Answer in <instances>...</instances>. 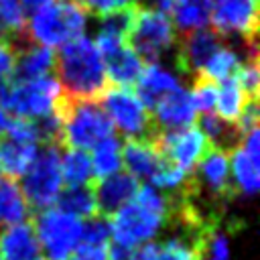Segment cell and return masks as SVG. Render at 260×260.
I'll return each instance as SVG.
<instances>
[{
  "label": "cell",
  "instance_id": "21",
  "mask_svg": "<svg viewBox=\"0 0 260 260\" xmlns=\"http://www.w3.org/2000/svg\"><path fill=\"white\" fill-rule=\"evenodd\" d=\"M230 152H232L230 173L234 177V189H236V193H242L246 197H252L258 191V185H260V177H258L260 158L248 154L242 148V144H238Z\"/></svg>",
  "mask_w": 260,
  "mask_h": 260
},
{
  "label": "cell",
  "instance_id": "11",
  "mask_svg": "<svg viewBox=\"0 0 260 260\" xmlns=\"http://www.w3.org/2000/svg\"><path fill=\"white\" fill-rule=\"evenodd\" d=\"M209 20L225 39L236 35L252 47L258 35V0H211Z\"/></svg>",
  "mask_w": 260,
  "mask_h": 260
},
{
  "label": "cell",
  "instance_id": "26",
  "mask_svg": "<svg viewBox=\"0 0 260 260\" xmlns=\"http://www.w3.org/2000/svg\"><path fill=\"white\" fill-rule=\"evenodd\" d=\"M175 26L179 32L203 28L211 16V0H177L173 6Z\"/></svg>",
  "mask_w": 260,
  "mask_h": 260
},
{
  "label": "cell",
  "instance_id": "20",
  "mask_svg": "<svg viewBox=\"0 0 260 260\" xmlns=\"http://www.w3.org/2000/svg\"><path fill=\"white\" fill-rule=\"evenodd\" d=\"M39 152L37 142L16 140V138H0V167L10 179H18L26 173L30 162Z\"/></svg>",
  "mask_w": 260,
  "mask_h": 260
},
{
  "label": "cell",
  "instance_id": "39",
  "mask_svg": "<svg viewBox=\"0 0 260 260\" xmlns=\"http://www.w3.org/2000/svg\"><path fill=\"white\" fill-rule=\"evenodd\" d=\"M0 260H2V258H0Z\"/></svg>",
  "mask_w": 260,
  "mask_h": 260
},
{
  "label": "cell",
  "instance_id": "36",
  "mask_svg": "<svg viewBox=\"0 0 260 260\" xmlns=\"http://www.w3.org/2000/svg\"><path fill=\"white\" fill-rule=\"evenodd\" d=\"M175 2H177V0H154V6H152V8H156V10L165 12V14H169V12H173Z\"/></svg>",
  "mask_w": 260,
  "mask_h": 260
},
{
  "label": "cell",
  "instance_id": "29",
  "mask_svg": "<svg viewBox=\"0 0 260 260\" xmlns=\"http://www.w3.org/2000/svg\"><path fill=\"white\" fill-rule=\"evenodd\" d=\"M242 61H240V55L228 47V43L223 47H219L211 57L209 61L203 65V69L197 73V75H203L207 79H213V81H223V79H230L236 75V71L240 69Z\"/></svg>",
  "mask_w": 260,
  "mask_h": 260
},
{
  "label": "cell",
  "instance_id": "25",
  "mask_svg": "<svg viewBox=\"0 0 260 260\" xmlns=\"http://www.w3.org/2000/svg\"><path fill=\"white\" fill-rule=\"evenodd\" d=\"M248 102H250V98L240 87L236 77L219 81V85H217V100H215V108L219 112V118L236 124Z\"/></svg>",
  "mask_w": 260,
  "mask_h": 260
},
{
  "label": "cell",
  "instance_id": "2",
  "mask_svg": "<svg viewBox=\"0 0 260 260\" xmlns=\"http://www.w3.org/2000/svg\"><path fill=\"white\" fill-rule=\"evenodd\" d=\"M55 69L61 89L75 100H98L110 85L102 53L83 35L61 45L55 53Z\"/></svg>",
  "mask_w": 260,
  "mask_h": 260
},
{
  "label": "cell",
  "instance_id": "7",
  "mask_svg": "<svg viewBox=\"0 0 260 260\" xmlns=\"http://www.w3.org/2000/svg\"><path fill=\"white\" fill-rule=\"evenodd\" d=\"M102 108L112 120V126H116L126 138L152 140L160 130L152 112L136 98L132 87L108 85L102 93Z\"/></svg>",
  "mask_w": 260,
  "mask_h": 260
},
{
  "label": "cell",
  "instance_id": "35",
  "mask_svg": "<svg viewBox=\"0 0 260 260\" xmlns=\"http://www.w3.org/2000/svg\"><path fill=\"white\" fill-rule=\"evenodd\" d=\"M20 2V6H22V10H24V14H32V12H37V10H41L43 6H47V4H51L53 0H18Z\"/></svg>",
  "mask_w": 260,
  "mask_h": 260
},
{
  "label": "cell",
  "instance_id": "12",
  "mask_svg": "<svg viewBox=\"0 0 260 260\" xmlns=\"http://www.w3.org/2000/svg\"><path fill=\"white\" fill-rule=\"evenodd\" d=\"M225 41L228 39L221 32H217L213 26L181 32L175 45V63L179 71L187 75H197L203 69V65L209 61V57L219 47L225 45Z\"/></svg>",
  "mask_w": 260,
  "mask_h": 260
},
{
  "label": "cell",
  "instance_id": "22",
  "mask_svg": "<svg viewBox=\"0 0 260 260\" xmlns=\"http://www.w3.org/2000/svg\"><path fill=\"white\" fill-rule=\"evenodd\" d=\"M203 136L207 138L209 146L213 148H219V150H234L240 142H242V132L238 130L236 124L219 118L217 114H211V112H205L201 114V120H199V126H197Z\"/></svg>",
  "mask_w": 260,
  "mask_h": 260
},
{
  "label": "cell",
  "instance_id": "3",
  "mask_svg": "<svg viewBox=\"0 0 260 260\" xmlns=\"http://www.w3.org/2000/svg\"><path fill=\"white\" fill-rule=\"evenodd\" d=\"M61 112V148L87 150L95 142L114 134L112 120L98 100H75L65 91L59 100Z\"/></svg>",
  "mask_w": 260,
  "mask_h": 260
},
{
  "label": "cell",
  "instance_id": "18",
  "mask_svg": "<svg viewBox=\"0 0 260 260\" xmlns=\"http://www.w3.org/2000/svg\"><path fill=\"white\" fill-rule=\"evenodd\" d=\"M55 69V51L51 47H43L37 43H28L22 49H16L12 81H28L37 77H45Z\"/></svg>",
  "mask_w": 260,
  "mask_h": 260
},
{
  "label": "cell",
  "instance_id": "9",
  "mask_svg": "<svg viewBox=\"0 0 260 260\" xmlns=\"http://www.w3.org/2000/svg\"><path fill=\"white\" fill-rule=\"evenodd\" d=\"M32 228L47 260H67L81 240L83 223L79 221V217H73L57 207H49L37 211Z\"/></svg>",
  "mask_w": 260,
  "mask_h": 260
},
{
  "label": "cell",
  "instance_id": "4",
  "mask_svg": "<svg viewBox=\"0 0 260 260\" xmlns=\"http://www.w3.org/2000/svg\"><path fill=\"white\" fill-rule=\"evenodd\" d=\"M87 24V10L81 2H51L30 14V22L24 28L26 43L43 47H61L83 35Z\"/></svg>",
  "mask_w": 260,
  "mask_h": 260
},
{
  "label": "cell",
  "instance_id": "8",
  "mask_svg": "<svg viewBox=\"0 0 260 260\" xmlns=\"http://www.w3.org/2000/svg\"><path fill=\"white\" fill-rule=\"evenodd\" d=\"M61 146L55 144H43V148L37 152L35 160L22 175V195L26 199L28 209L43 211L49 209L63 185L61 179Z\"/></svg>",
  "mask_w": 260,
  "mask_h": 260
},
{
  "label": "cell",
  "instance_id": "33",
  "mask_svg": "<svg viewBox=\"0 0 260 260\" xmlns=\"http://www.w3.org/2000/svg\"><path fill=\"white\" fill-rule=\"evenodd\" d=\"M14 55H16V47L12 43L0 41V83L10 79L14 67Z\"/></svg>",
  "mask_w": 260,
  "mask_h": 260
},
{
  "label": "cell",
  "instance_id": "38",
  "mask_svg": "<svg viewBox=\"0 0 260 260\" xmlns=\"http://www.w3.org/2000/svg\"><path fill=\"white\" fill-rule=\"evenodd\" d=\"M0 173H2V167H0Z\"/></svg>",
  "mask_w": 260,
  "mask_h": 260
},
{
  "label": "cell",
  "instance_id": "16",
  "mask_svg": "<svg viewBox=\"0 0 260 260\" xmlns=\"http://www.w3.org/2000/svg\"><path fill=\"white\" fill-rule=\"evenodd\" d=\"M152 118L160 130H179L187 128L195 122V106L191 102V95L187 89L179 87L165 95L152 110Z\"/></svg>",
  "mask_w": 260,
  "mask_h": 260
},
{
  "label": "cell",
  "instance_id": "6",
  "mask_svg": "<svg viewBox=\"0 0 260 260\" xmlns=\"http://www.w3.org/2000/svg\"><path fill=\"white\" fill-rule=\"evenodd\" d=\"M177 30L169 14L152 8L136 4L132 26L128 32L130 49L146 63H156L165 53L175 49Z\"/></svg>",
  "mask_w": 260,
  "mask_h": 260
},
{
  "label": "cell",
  "instance_id": "1",
  "mask_svg": "<svg viewBox=\"0 0 260 260\" xmlns=\"http://www.w3.org/2000/svg\"><path fill=\"white\" fill-rule=\"evenodd\" d=\"M110 217V234L114 236V242L136 250L169 225L171 197L152 185H144L138 187L132 201L122 205Z\"/></svg>",
  "mask_w": 260,
  "mask_h": 260
},
{
  "label": "cell",
  "instance_id": "13",
  "mask_svg": "<svg viewBox=\"0 0 260 260\" xmlns=\"http://www.w3.org/2000/svg\"><path fill=\"white\" fill-rule=\"evenodd\" d=\"M93 201H95V213L110 217L114 215L122 205L134 199L138 191V181L130 173H112L100 181L93 183Z\"/></svg>",
  "mask_w": 260,
  "mask_h": 260
},
{
  "label": "cell",
  "instance_id": "17",
  "mask_svg": "<svg viewBox=\"0 0 260 260\" xmlns=\"http://www.w3.org/2000/svg\"><path fill=\"white\" fill-rule=\"evenodd\" d=\"M120 152H122V165L126 167V173H130L136 181H150L152 175L162 165V156L156 150L152 140L126 138Z\"/></svg>",
  "mask_w": 260,
  "mask_h": 260
},
{
  "label": "cell",
  "instance_id": "31",
  "mask_svg": "<svg viewBox=\"0 0 260 260\" xmlns=\"http://www.w3.org/2000/svg\"><path fill=\"white\" fill-rule=\"evenodd\" d=\"M67 260H108V244H89L79 240Z\"/></svg>",
  "mask_w": 260,
  "mask_h": 260
},
{
  "label": "cell",
  "instance_id": "14",
  "mask_svg": "<svg viewBox=\"0 0 260 260\" xmlns=\"http://www.w3.org/2000/svg\"><path fill=\"white\" fill-rule=\"evenodd\" d=\"M2 260H45L32 221H20L0 232Z\"/></svg>",
  "mask_w": 260,
  "mask_h": 260
},
{
  "label": "cell",
  "instance_id": "15",
  "mask_svg": "<svg viewBox=\"0 0 260 260\" xmlns=\"http://www.w3.org/2000/svg\"><path fill=\"white\" fill-rule=\"evenodd\" d=\"M179 87H181V83H179V77L175 73H171L169 69H165L158 63H148L142 67V71L136 79L134 93L152 112L154 106L165 95H169L171 91H175Z\"/></svg>",
  "mask_w": 260,
  "mask_h": 260
},
{
  "label": "cell",
  "instance_id": "32",
  "mask_svg": "<svg viewBox=\"0 0 260 260\" xmlns=\"http://www.w3.org/2000/svg\"><path fill=\"white\" fill-rule=\"evenodd\" d=\"M132 4H136V0H83L87 14H93V16H104Z\"/></svg>",
  "mask_w": 260,
  "mask_h": 260
},
{
  "label": "cell",
  "instance_id": "19",
  "mask_svg": "<svg viewBox=\"0 0 260 260\" xmlns=\"http://www.w3.org/2000/svg\"><path fill=\"white\" fill-rule=\"evenodd\" d=\"M102 59L106 65L108 83L118 85V87H132L144 67V61L130 49L128 43L104 53Z\"/></svg>",
  "mask_w": 260,
  "mask_h": 260
},
{
  "label": "cell",
  "instance_id": "28",
  "mask_svg": "<svg viewBox=\"0 0 260 260\" xmlns=\"http://www.w3.org/2000/svg\"><path fill=\"white\" fill-rule=\"evenodd\" d=\"M61 179L69 185H93V171L89 154L81 148H67L61 156Z\"/></svg>",
  "mask_w": 260,
  "mask_h": 260
},
{
  "label": "cell",
  "instance_id": "30",
  "mask_svg": "<svg viewBox=\"0 0 260 260\" xmlns=\"http://www.w3.org/2000/svg\"><path fill=\"white\" fill-rule=\"evenodd\" d=\"M189 95H191V102L197 112H201V114L211 112V108H215V100H217V81L207 79L203 75H195L193 89L189 91Z\"/></svg>",
  "mask_w": 260,
  "mask_h": 260
},
{
  "label": "cell",
  "instance_id": "23",
  "mask_svg": "<svg viewBox=\"0 0 260 260\" xmlns=\"http://www.w3.org/2000/svg\"><path fill=\"white\" fill-rule=\"evenodd\" d=\"M28 215H30V209L26 205V199L18 183L10 177L0 179V228L26 221Z\"/></svg>",
  "mask_w": 260,
  "mask_h": 260
},
{
  "label": "cell",
  "instance_id": "24",
  "mask_svg": "<svg viewBox=\"0 0 260 260\" xmlns=\"http://www.w3.org/2000/svg\"><path fill=\"white\" fill-rule=\"evenodd\" d=\"M93 154L89 156L91 160V171H93V183L120 171V165H122V144L120 140L112 134V136H106L102 138L100 142H95L91 146Z\"/></svg>",
  "mask_w": 260,
  "mask_h": 260
},
{
  "label": "cell",
  "instance_id": "27",
  "mask_svg": "<svg viewBox=\"0 0 260 260\" xmlns=\"http://www.w3.org/2000/svg\"><path fill=\"white\" fill-rule=\"evenodd\" d=\"M57 209L73 215V217H91L95 215V201L93 189L89 185H75L59 191L55 203Z\"/></svg>",
  "mask_w": 260,
  "mask_h": 260
},
{
  "label": "cell",
  "instance_id": "37",
  "mask_svg": "<svg viewBox=\"0 0 260 260\" xmlns=\"http://www.w3.org/2000/svg\"><path fill=\"white\" fill-rule=\"evenodd\" d=\"M69 2H81V0H69Z\"/></svg>",
  "mask_w": 260,
  "mask_h": 260
},
{
  "label": "cell",
  "instance_id": "5",
  "mask_svg": "<svg viewBox=\"0 0 260 260\" xmlns=\"http://www.w3.org/2000/svg\"><path fill=\"white\" fill-rule=\"evenodd\" d=\"M61 93L59 81L51 75L28 81L6 79L0 83V106L16 118L37 120L57 108Z\"/></svg>",
  "mask_w": 260,
  "mask_h": 260
},
{
  "label": "cell",
  "instance_id": "10",
  "mask_svg": "<svg viewBox=\"0 0 260 260\" xmlns=\"http://www.w3.org/2000/svg\"><path fill=\"white\" fill-rule=\"evenodd\" d=\"M152 142L167 162L179 167L185 173H193L203 154L209 150L207 138L193 124L179 130H158Z\"/></svg>",
  "mask_w": 260,
  "mask_h": 260
},
{
  "label": "cell",
  "instance_id": "34",
  "mask_svg": "<svg viewBox=\"0 0 260 260\" xmlns=\"http://www.w3.org/2000/svg\"><path fill=\"white\" fill-rule=\"evenodd\" d=\"M134 250L120 246V244H108V260H132Z\"/></svg>",
  "mask_w": 260,
  "mask_h": 260
}]
</instances>
